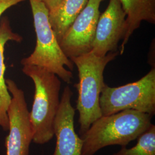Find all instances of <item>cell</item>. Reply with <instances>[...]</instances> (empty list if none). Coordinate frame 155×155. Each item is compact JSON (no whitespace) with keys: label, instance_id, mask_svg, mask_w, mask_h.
<instances>
[{"label":"cell","instance_id":"5b68a950","mask_svg":"<svg viewBox=\"0 0 155 155\" xmlns=\"http://www.w3.org/2000/svg\"><path fill=\"white\" fill-rule=\"evenodd\" d=\"M100 105L102 116H109L125 110L155 114V69L137 81L117 87L105 84L101 91Z\"/></svg>","mask_w":155,"mask_h":155},{"label":"cell","instance_id":"52a82bcc","mask_svg":"<svg viewBox=\"0 0 155 155\" xmlns=\"http://www.w3.org/2000/svg\"><path fill=\"white\" fill-rule=\"evenodd\" d=\"M103 1L88 0L86 5L59 41L61 50L70 59L92 50L100 16V4Z\"/></svg>","mask_w":155,"mask_h":155},{"label":"cell","instance_id":"3957f363","mask_svg":"<svg viewBox=\"0 0 155 155\" xmlns=\"http://www.w3.org/2000/svg\"><path fill=\"white\" fill-rule=\"evenodd\" d=\"M22 71L35 85L33 104L29 112L33 142L45 144L54 137V124L60 104L61 82L56 74L43 67L25 65Z\"/></svg>","mask_w":155,"mask_h":155},{"label":"cell","instance_id":"8fae6325","mask_svg":"<svg viewBox=\"0 0 155 155\" xmlns=\"http://www.w3.org/2000/svg\"><path fill=\"white\" fill-rule=\"evenodd\" d=\"M127 18V30L121 45V55L124 52L133 32L140 27L143 21L155 24V0H118Z\"/></svg>","mask_w":155,"mask_h":155},{"label":"cell","instance_id":"5bb4252c","mask_svg":"<svg viewBox=\"0 0 155 155\" xmlns=\"http://www.w3.org/2000/svg\"><path fill=\"white\" fill-rule=\"evenodd\" d=\"M25 0H0V18L5 12Z\"/></svg>","mask_w":155,"mask_h":155},{"label":"cell","instance_id":"30bf717a","mask_svg":"<svg viewBox=\"0 0 155 155\" xmlns=\"http://www.w3.org/2000/svg\"><path fill=\"white\" fill-rule=\"evenodd\" d=\"M22 40L23 38L21 36L12 31L8 18L3 17L0 21V127L5 131H8L9 129L7 111L11 104L12 98L5 79V47L8 41H12L21 43Z\"/></svg>","mask_w":155,"mask_h":155},{"label":"cell","instance_id":"8992f818","mask_svg":"<svg viewBox=\"0 0 155 155\" xmlns=\"http://www.w3.org/2000/svg\"><path fill=\"white\" fill-rule=\"evenodd\" d=\"M6 83L12 97L7 111L9 134L5 139L6 155H28L33 131L25 94L13 80L7 79Z\"/></svg>","mask_w":155,"mask_h":155},{"label":"cell","instance_id":"9a60e30c","mask_svg":"<svg viewBox=\"0 0 155 155\" xmlns=\"http://www.w3.org/2000/svg\"><path fill=\"white\" fill-rule=\"evenodd\" d=\"M41 1L47 8L48 9L49 12L52 11L55 9L56 7L61 4L63 0H40Z\"/></svg>","mask_w":155,"mask_h":155},{"label":"cell","instance_id":"7c38bea8","mask_svg":"<svg viewBox=\"0 0 155 155\" xmlns=\"http://www.w3.org/2000/svg\"><path fill=\"white\" fill-rule=\"evenodd\" d=\"M87 2L88 0H63L49 12L50 24L59 43Z\"/></svg>","mask_w":155,"mask_h":155},{"label":"cell","instance_id":"4fadbf2b","mask_svg":"<svg viewBox=\"0 0 155 155\" xmlns=\"http://www.w3.org/2000/svg\"><path fill=\"white\" fill-rule=\"evenodd\" d=\"M137 144L131 148L122 147L113 155H155V126L150 127L137 138Z\"/></svg>","mask_w":155,"mask_h":155},{"label":"cell","instance_id":"9c48e42d","mask_svg":"<svg viewBox=\"0 0 155 155\" xmlns=\"http://www.w3.org/2000/svg\"><path fill=\"white\" fill-rule=\"evenodd\" d=\"M72 95L70 87L66 86L54 120L56 144L53 155H82L83 140L75 130V110L71 104Z\"/></svg>","mask_w":155,"mask_h":155},{"label":"cell","instance_id":"6da1fadb","mask_svg":"<svg viewBox=\"0 0 155 155\" xmlns=\"http://www.w3.org/2000/svg\"><path fill=\"white\" fill-rule=\"evenodd\" d=\"M152 117L130 109L102 116L81 137L83 140L82 155H94L110 145L126 147L150 127Z\"/></svg>","mask_w":155,"mask_h":155},{"label":"cell","instance_id":"7a4b0ae2","mask_svg":"<svg viewBox=\"0 0 155 155\" xmlns=\"http://www.w3.org/2000/svg\"><path fill=\"white\" fill-rule=\"evenodd\" d=\"M118 51L98 56L91 51L70 60L78 70L79 82L74 86L78 96L77 110L79 113V134L83 136L93 122L102 116L100 105V95L105 83L104 72L107 64L116 59Z\"/></svg>","mask_w":155,"mask_h":155},{"label":"cell","instance_id":"277c9868","mask_svg":"<svg viewBox=\"0 0 155 155\" xmlns=\"http://www.w3.org/2000/svg\"><path fill=\"white\" fill-rule=\"evenodd\" d=\"M33 15L36 45L33 52L21 61L22 66H36L56 74L67 84L71 83L74 63L60 47L49 21V11L40 0H29Z\"/></svg>","mask_w":155,"mask_h":155},{"label":"cell","instance_id":"ba28073f","mask_svg":"<svg viewBox=\"0 0 155 155\" xmlns=\"http://www.w3.org/2000/svg\"><path fill=\"white\" fill-rule=\"evenodd\" d=\"M127 15L118 0H110L105 12L100 15L91 51L98 56L116 52L119 41L127 30Z\"/></svg>","mask_w":155,"mask_h":155}]
</instances>
